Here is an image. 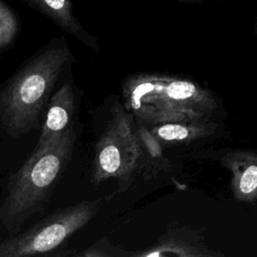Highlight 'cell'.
<instances>
[{"label":"cell","mask_w":257,"mask_h":257,"mask_svg":"<svg viewBox=\"0 0 257 257\" xmlns=\"http://www.w3.org/2000/svg\"><path fill=\"white\" fill-rule=\"evenodd\" d=\"M74 106L72 87L69 83H64L48 100L36 146H41L73 127Z\"/></svg>","instance_id":"5"},{"label":"cell","mask_w":257,"mask_h":257,"mask_svg":"<svg viewBox=\"0 0 257 257\" xmlns=\"http://www.w3.org/2000/svg\"><path fill=\"white\" fill-rule=\"evenodd\" d=\"M257 188V167L250 166L242 175L240 180V190L244 194H249Z\"/></svg>","instance_id":"11"},{"label":"cell","mask_w":257,"mask_h":257,"mask_svg":"<svg viewBox=\"0 0 257 257\" xmlns=\"http://www.w3.org/2000/svg\"><path fill=\"white\" fill-rule=\"evenodd\" d=\"M112 196L84 200L59 208L25 231L10 235L0 242V257L51 256L53 250L93 219L100 206Z\"/></svg>","instance_id":"3"},{"label":"cell","mask_w":257,"mask_h":257,"mask_svg":"<svg viewBox=\"0 0 257 257\" xmlns=\"http://www.w3.org/2000/svg\"><path fill=\"white\" fill-rule=\"evenodd\" d=\"M75 142L71 127L61 136L35 146L31 155L8 182L0 208V223L9 235L20 232L23 224L43 212L52 192L70 161Z\"/></svg>","instance_id":"2"},{"label":"cell","mask_w":257,"mask_h":257,"mask_svg":"<svg viewBox=\"0 0 257 257\" xmlns=\"http://www.w3.org/2000/svg\"><path fill=\"white\" fill-rule=\"evenodd\" d=\"M181 2H186V3H200V2H204L206 0H179Z\"/></svg>","instance_id":"12"},{"label":"cell","mask_w":257,"mask_h":257,"mask_svg":"<svg viewBox=\"0 0 257 257\" xmlns=\"http://www.w3.org/2000/svg\"><path fill=\"white\" fill-rule=\"evenodd\" d=\"M166 92L169 98L182 100L191 97L196 88L195 85L186 80H175L170 82L166 87Z\"/></svg>","instance_id":"9"},{"label":"cell","mask_w":257,"mask_h":257,"mask_svg":"<svg viewBox=\"0 0 257 257\" xmlns=\"http://www.w3.org/2000/svg\"><path fill=\"white\" fill-rule=\"evenodd\" d=\"M89 48L98 51L96 38L85 31L72 13L69 0H24Z\"/></svg>","instance_id":"6"},{"label":"cell","mask_w":257,"mask_h":257,"mask_svg":"<svg viewBox=\"0 0 257 257\" xmlns=\"http://www.w3.org/2000/svg\"><path fill=\"white\" fill-rule=\"evenodd\" d=\"M71 60L65 39H53L15 71L0 92V118L8 135L19 138L38 125L59 75Z\"/></svg>","instance_id":"1"},{"label":"cell","mask_w":257,"mask_h":257,"mask_svg":"<svg viewBox=\"0 0 257 257\" xmlns=\"http://www.w3.org/2000/svg\"><path fill=\"white\" fill-rule=\"evenodd\" d=\"M73 256L79 257H128L130 253L120 246H114L106 236L101 237L86 249L76 252Z\"/></svg>","instance_id":"8"},{"label":"cell","mask_w":257,"mask_h":257,"mask_svg":"<svg viewBox=\"0 0 257 257\" xmlns=\"http://www.w3.org/2000/svg\"><path fill=\"white\" fill-rule=\"evenodd\" d=\"M20 28L15 13L0 0V49L7 47L15 39Z\"/></svg>","instance_id":"7"},{"label":"cell","mask_w":257,"mask_h":257,"mask_svg":"<svg viewBox=\"0 0 257 257\" xmlns=\"http://www.w3.org/2000/svg\"><path fill=\"white\" fill-rule=\"evenodd\" d=\"M139 137L134 130L133 116L116 100L111 117L100 136L93 161L91 182L98 185L108 179L118 182L117 193L131 187L140 161Z\"/></svg>","instance_id":"4"},{"label":"cell","mask_w":257,"mask_h":257,"mask_svg":"<svg viewBox=\"0 0 257 257\" xmlns=\"http://www.w3.org/2000/svg\"><path fill=\"white\" fill-rule=\"evenodd\" d=\"M158 136L167 141L172 140H183L188 137V130L180 124L168 123L160 126L157 131Z\"/></svg>","instance_id":"10"}]
</instances>
